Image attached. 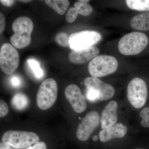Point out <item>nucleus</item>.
<instances>
[{
    "label": "nucleus",
    "mask_w": 149,
    "mask_h": 149,
    "mask_svg": "<svg viewBox=\"0 0 149 149\" xmlns=\"http://www.w3.org/2000/svg\"><path fill=\"white\" fill-rule=\"evenodd\" d=\"M12 28L14 33L10 37L12 45L19 49L29 46L31 43V35L34 28L32 20L27 17H20L14 20Z\"/></svg>",
    "instance_id": "f257e3e1"
},
{
    "label": "nucleus",
    "mask_w": 149,
    "mask_h": 149,
    "mask_svg": "<svg viewBox=\"0 0 149 149\" xmlns=\"http://www.w3.org/2000/svg\"><path fill=\"white\" fill-rule=\"evenodd\" d=\"M148 42V38L143 32H130L120 39L118 44V50L124 55H135L143 52Z\"/></svg>",
    "instance_id": "f03ea898"
},
{
    "label": "nucleus",
    "mask_w": 149,
    "mask_h": 149,
    "mask_svg": "<svg viewBox=\"0 0 149 149\" xmlns=\"http://www.w3.org/2000/svg\"><path fill=\"white\" fill-rule=\"evenodd\" d=\"M118 67V62L115 58L102 55L96 57L90 62L88 69L92 77L98 78L115 72Z\"/></svg>",
    "instance_id": "7ed1b4c3"
},
{
    "label": "nucleus",
    "mask_w": 149,
    "mask_h": 149,
    "mask_svg": "<svg viewBox=\"0 0 149 149\" xmlns=\"http://www.w3.org/2000/svg\"><path fill=\"white\" fill-rule=\"evenodd\" d=\"M2 142L10 145L15 149H23L40 141L36 133L29 131L8 130L4 133Z\"/></svg>",
    "instance_id": "20e7f679"
},
{
    "label": "nucleus",
    "mask_w": 149,
    "mask_h": 149,
    "mask_svg": "<svg viewBox=\"0 0 149 149\" xmlns=\"http://www.w3.org/2000/svg\"><path fill=\"white\" fill-rule=\"evenodd\" d=\"M58 95V86L55 80L48 78L40 85L37 92V103L40 109H49L55 102Z\"/></svg>",
    "instance_id": "39448f33"
},
{
    "label": "nucleus",
    "mask_w": 149,
    "mask_h": 149,
    "mask_svg": "<svg viewBox=\"0 0 149 149\" xmlns=\"http://www.w3.org/2000/svg\"><path fill=\"white\" fill-rule=\"evenodd\" d=\"M148 95V88L143 80L136 77L130 81L127 88V97L132 106L136 109L143 107Z\"/></svg>",
    "instance_id": "423d86ee"
},
{
    "label": "nucleus",
    "mask_w": 149,
    "mask_h": 149,
    "mask_svg": "<svg viewBox=\"0 0 149 149\" xmlns=\"http://www.w3.org/2000/svg\"><path fill=\"white\" fill-rule=\"evenodd\" d=\"M19 56L18 51L9 43L3 44L0 49V68L6 74H13L19 64Z\"/></svg>",
    "instance_id": "0eeeda50"
},
{
    "label": "nucleus",
    "mask_w": 149,
    "mask_h": 149,
    "mask_svg": "<svg viewBox=\"0 0 149 149\" xmlns=\"http://www.w3.org/2000/svg\"><path fill=\"white\" fill-rule=\"evenodd\" d=\"M99 32L85 30L72 33L69 37V47L72 50H79L93 47L102 40Z\"/></svg>",
    "instance_id": "6e6552de"
},
{
    "label": "nucleus",
    "mask_w": 149,
    "mask_h": 149,
    "mask_svg": "<svg viewBox=\"0 0 149 149\" xmlns=\"http://www.w3.org/2000/svg\"><path fill=\"white\" fill-rule=\"evenodd\" d=\"M100 120L97 112L91 111L87 113L77 127L76 131L77 139L82 141L88 140L94 130L98 126Z\"/></svg>",
    "instance_id": "1a4fd4ad"
},
{
    "label": "nucleus",
    "mask_w": 149,
    "mask_h": 149,
    "mask_svg": "<svg viewBox=\"0 0 149 149\" xmlns=\"http://www.w3.org/2000/svg\"><path fill=\"white\" fill-rule=\"evenodd\" d=\"M84 83L87 90H93L97 93L99 100H108L114 95L115 89L113 87L103 82L97 77L92 76L86 77L84 80Z\"/></svg>",
    "instance_id": "9d476101"
},
{
    "label": "nucleus",
    "mask_w": 149,
    "mask_h": 149,
    "mask_svg": "<svg viewBox=\"0 0 149 149\" xmlns=\"http://www.w3.org/2000/svg\"><path fill=\"white\" fill-rule=\"evenodd\" d=\"M65 95L74 111L81 113L87 108V104L85 96L79 87L74 84H70L66 87Z\"/></svg>",
    "instance_id": "9b49d317"
},
{
    "label": "nucleus",
    "mask_w": 149,
    "mask_h": 149,
    "mask_svg": "<svg viewBox=\"0 0 149 149\" xmlns=\"http://www.w3.org/2000/svg\"><path fill=\"white\" fill-rule=\"evenodd\" d=\"M100 50L95 46L79 50H72L68 56V59L72 63L81 64L92 61L99 56Z\"/></svg>",
    "instance_id": "f8f14e48"
},
{
    "label": "nucleus",
    "mask_w": 149,
    "mask_h": 149,
    "mask_svg": "<svg viewBox=\"0 0 149 149\" xmlns=\"http://www.w3.org/2000/svg\"><path fill=\"white\" fill-rule=\"evenodd\" d=\"M128 128L121 123H116L109 128L103 129L99 133L100 141L106 143L115 139H120L127 133Z\"/></svg>",
    "instance_id": "ddd939ff"
},
{
    "label": "nucleus",
    "mask_w": 149,
    "mask_h": 149,
    "mask_svg": "<svg viewBox=\"0 0 149 149\" xmlns=\"http://www.w3.org/2000/svg\"><path fill=\"white\" fill-rule=\"evenodd\" d=\"M118 105L116 102L111 101L105 107L102 112L101 123L103 129L116 124L118 120Z\"/></svg>",
    "instance_id": "4468645a"
},
{
    "label": "nucleus",
    "mask_w": 149,
    "mask_h": 149,
    "mask_svg": "<svg viewBox=\"0 0 149 149\" xmlns=\"http://www.w3.org/2000/svg\"><path fill=\"white\" fill-rule=\"evenodd\" d=\"M131 27L140 31H149V12L137 15L131 19Z\"/></svg>",
    "instance_id": "2eb2a0df"
},
{
    "label": "nucleus",
    "mask_w": 149,
    "mask_h": 149,
    "mask_svg": "<svg viewBox=\"0 0 149 149\" xmlns=\"http://www.w3.org/2000/svg\"><path fill=\"white\" fill-rule=\"evenodd\" d=\"M46 3L61 15L64 14L68 8L70 2L68 0H46Z\"/></svg>",
    "instance_id": "dca6fc26"
},
{
    "label": "nucleus",
    "mask_w": 149,
    "mask_h": 149,
    "mask_svg": "<svg viewBox=\"0 0 149 149\" xmlns=\"http://www.w3.org/2000/svg\"><path fill=\"white\" fill-rule=\"evenodd\" d=\"M29 99L25 94L21 93L15 94L11 100V104L15 109L22 110L26 108L29 104Z\"/></svg>",
    "instance_id": "f3484780"
},
{
    "label": "nucleus",
    "mask_w": 149,
    "mask_h": 149,
    "mask_svg": "<svg viewBox=\"0 0 149 149\" xmlns=\"http://www.w3.org/2000/svg\"><path fill=\"white\" fill-rule=\"evenodd\" d=\"M125 3L129 8L133 10L149 11V0H127Z\"/></svg>",
    "instance_id": "a211bd4d"
},
{
    "label": "nucleus",
    "mask_w": 149,
    "mask_h": 149,
    "mask_svg": "<svg viewBox=\"0 0 149 149\" xmlns=\"http://www.w3.org/2000/svg\"><path fill=\"white\" fill-rule=\"evenodd\" d=\"M74 6L78 13L83 16H88L93 12V7L88 3L78 1L74 3Z\"/></svg>",
    "instance_id": "6ab92c4d"
},
{
    "label": "nucleus",
    "mask_w": 149,
    "mask_h": 149,
    "mask_svg": "<svg viewBox=\"0 0 149 149\" xmlns=\"http://www.w3.org/2000/svg\"><path fill=\"white\" fill-rule=\"evenodd\" d=\"M28 63L36 77L40 78L43 76V71L40 68L39 62L34 59H29Z\"/></svg>",
    "instance_id": "aec40b11"
},
{
    "label": "nucleus",
    "mask_w": 149,
    "mask_h": 149,
    "mask_svg": "<svg viewBox=\"0 0 149 149\" xmlns=\"http://www.w3.org/2000/svg\"><path fill=\"white\" fill-rule=\"evenodd\" d=\"M55 40L56 42L61 47H67L69 46V37L64 32H61L57 34Z\"/></svg>",
    "instance_id": "412c9836"
},
{
    "label": "nucleus",
    "mask_w": 149,
    "mask_h": 149,
    "mask_svg": "<svg viewBox=\"0 0 149 149\" xmlns=\"http://www.w3.org/2000/svg\"><path fill=\"white\" fill-rule=\"evenodd\" d=\"M142 120L141 124L145 128H149V107L142 109L140 113Z\"/></svg>",
    "instance_id": "4be33fe9"
},
{
    "label": "nucleus",
    "mask_w": 149,
    "mask_h": 149,
    "mask_svg": "<svg viewBox=\"0 0 149 149\" xmlns=\"http://www.w3.org/2000/svg\"><path fill=\"white\" fill-rule=\"evenodd\" d=\"M78 12L76 8L73 7L70 8L67 13L65 19L68 23H72L75 21L78 15Z\"/></svg>",
    "instance_id": "5701e85b"
},
{
    "label": "nucleus",
    "mask_w": 149,
    "mask_h": 149,
    "mask_svg": "<svg viewBox=\"0 0 149 149\" xmlns=\"http://www.w3.org/2000/svg\"><path fill=\"white\" fill-rule=\"evenodd\" d=\"M8 113V107L4 101L0 100V117H3Z\"/></svg>",
    "instance_id": "b1692460"
},
{
    "label": "nucleus",
    "mask_w": 149,
    "mask_h": 149,
    "mask_svg": "<svg viewBox=\"0 0 149 149\" xmlns=\"http://www.w3.org/2000/svg\"><path fill=\"white\" fill-rule=\"evenodd\" d=\"M25 149H47L45 143L42 141H39L34 144L33 146H29Z\"/></svg>",
    "instance_id": "393cba45"
},
{
    "label": "nucleus",
    "mask_w": 149,
    "mask_h": 149,
    "mask_svg": "<svg viewBox=\"0 0 149 149\" xmlns=\"http://www.w3.org/2000/svg\"><path fill=\"white\" fill-rule=\"evenodd\" d=\"M87 96L88 100L91 101H95L98 100L97 93L93 90H88Z\"/></svg>",
    "instance_id": "a878e982"
},
{
    "label": "nucleus",
    "mask_w": 149,
    "mask_h": 149,
    "mask_svg": "<svg viewBox=\"0 0 149 149\" xmlns=\"http://www.w3.org/2000/svg\"><path fill=\"white\" fill-rule=\"evenodd\" d=\"M6 26L5 17L1 13H0V33H3Z\"/></svg>",
    "instance_id": "bb28decb"
},
{
    "label": "nucleus",
    "mask_w": 149,
    "mask_h": 149,
    "mask_svg": "<svg viewBox=\"0 0 149 149\" xmlns=\"http://www.w3.org/2000/svg\"><path fill=\"white\" fill-rule=\"evenodd\" d=\"M0 2L3 5L7 7H11L13 5L15 1L13 0H1Z\"/></svg>",
    "instance_id": "cd10ccee"
},
{
    "label": "nucleus",
    "mask_w": 149,
    "mask_h": 149,
    "mask_svg": "<svg viewBox=\"0 0 149 149\" xmlns=\"http://www.w3.org/2000/svg\"><path fill=\"white\" fill-rule=\"evenodd\" d=\"M0 149H15L10 145L2 142L0 143Z\"/></svg>",
    "instance_id": "c85d7f7f"
},
{
    "label": "nucleus",
    "mask_w": 149,
    "mask_h": 149,
    "mask_svg": "<svg viewBox=\"0 0 149 149\" xmlns=\"http://www.w3.org/2000/svg\"><path fill=\"white\" fill-rule=\"evenodd\" d=\"M11 83L13 86L17 87L20 84V80H19V79L18 77L14 76L12 78Z\"/></svg>",
    "instance_id": "c756f323"
},
{
    "label": "nucleus",
    "mask_w": 149,
    "mask_h": 149,
    "mask_svg": "<svg viewBox=\"0 0 149 149\" xmlns=\"http://www.w3.org/2000/svg\"><path fill=\"white\" fill-rule=\"evenodd\" d=\"M21 1L22 2H23V3H27L28 2L31 1H28V0H27V1Z\"/></svg>",
    "instance_id": "7c9ffc66"
},
{
    "label": "nucleus",
    "mask_w": 149,
    "mask_h": 149,
    "mask_svg": "<svg viewBox=\"0 0 149 149\" xmlns=\"http://www.w3.org/2000/svg\"><path fill=\"white\" fill-rule=\"evenodd\" d=\"M144 149V148H136V149Z\"/></svg>",
    "instance_id": "2f4dec72"
}]
</instances>
